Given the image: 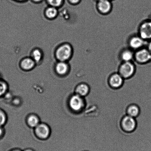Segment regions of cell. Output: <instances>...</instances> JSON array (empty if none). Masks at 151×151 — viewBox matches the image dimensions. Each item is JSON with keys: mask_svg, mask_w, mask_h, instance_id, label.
Here are the masks:
<instances>
[{"mask_svg": "<svg viewBox=\"0 0 151 151\" xmlns=\"http://www.w3.org/2000/svg\"><path fill=\"white\" fill-rule=\"evenodd\" d=\"M28 123L31 127H37L38 125L39 121L38 118L34 115H32L29 117L28 120Z\"/></svg>", "mask_w": 151, "mask_h": 151, "instance_id": "ac0fdd59", "label": "cell"}, {"mask_svg": "<svg viewBox=\"0 0 151 151\" xmlns=\"http://www.w3.org/2000/svg\"><path fill=\"white\" fill-rule=\"evenodd\" d=\"M35 131L37 135L42 139L47 138L50 133L48 127L44 124L38 125L36 127Z\"/></svg>", "mask_w": 151, "mask_h": 151, "instance_id": "8fae6325", "label": "cell"}, {"mask_svg": "<svg viewBox=\"0 0 151 151\" xmlns=\"http://www.w3.org/2000/svg\"><path fill=\"white\" fill-rule=\"evenodd\" d=\"M69 1L72 4H77L80 2L81 0H69Z\"/></svg>", "mask_w": 151, "mask_h": 151, "instance_id": "7402d4cb", "label": "cell"}, {"mask_svg": "<svg viewBox=\"0 0 151 151\" xmlns=\"http://www.w3.org/2000/svg\"><path fill=\"white\" fill-rule=\"evenodd\" d=\"M134 60L138 64H146L151 60V54L148 48L143 47L134 51Z\"/></svg>", "mask_w": 151, "mask_h": 151, "instance_id": "3957f363", "label": "cell"}, {"mask_svg": "<svg viewBox=\"0 0 151 151\" xmlns=\"http://www.w3.org/2000/svg\"><path fill=\"white\" fill-rule=\"evenodd\" d=\"M137 66L132 61L122 62L118 67V72L124 79L132 77L135 73Z\"/></svg>", "mask_w": 151, "mask_h": 151, "instance_id": "6da1fadb", "label": "cell"}, {"mask_svg": "<svg viewBox=\"0 0 151 151\" xmlns=\"http://www.w3.org/2000/svg\"><path fill=\"white\" fill-rule=\"evenodd\" d=\"M2 134V130L0 128V136H1Z\"/></svg>", "mask_w": 151, "mask_h": 151, "instance_id": "d4e9b609", "label": "cell"}, {"mask_svg": "<svg viewBox=\"0 0 151 151\" xmlns=\"http://www.w3.org/2000/svg\"><path fill=\"white\" fill-rule=\"evenodd\" d=\"M35 64V61L33 59L30 58H26L22 61L21 66L23 69L27 70L32 69Z\"/></svg>", "mask_w": 151, "mask_h": 151, "instance_id": "9a60e30c", "label": "cell"}, {"mask_svg": "<svg viewBox=\"0 0 151 151\" xmlns=\"http://www.w3.org/2000/svg\"><path fill=\"white\" fill-rule=\"evenodd\" d=\"M146 41L139 35H133L128 40V44L130 48L135 51L144 47Z\"/></svg>", "mask_w": 151, "mask_h": 151, "instance_id": "52a82bcc", "label": "cell"}, {"mask_svg": "<svg viewBox=\"0 0 151 151\" xmlns=\"http://www.w3.org/2000/svg\"><path fill=\"white\" fill-rule=\"evenodd\" d=\"M56 69L58 73L60 75H63L68 72V66L67 64L65 63L64 62L60 61L57 64Z\"/></svg>", "mask_w": 151, "mask_h": 151, "instance_id": "5bb4252c", "label": "cell"}, {"mask_svg": "<svg viewBox=\"0 0 151 151\" xmlns=\"http://www.w3.org/2000/svg\"><path fill=\"white\" fill-rule=\"evenodd\" d=\"M6 90V86L4 82L0 81V96L2 95Z\"/></svg>", "mask_w": 151, "mask_h": 151, "instance_id": "ffe728a7", "label": "cell"}, {"mask_svg": "<svg viewBox=\"0 0 151 151\" xmlns=\"http://www.w3.org/2000/svg\"><path fill=\"white\" fill-rule=\"evenodd\" d=\"M96 7L99 12L103 15L109 14L111 12L112 8L110 0H100L97 1Z\"/></svg>", "mask_w": 151, "mask_h": 151, "instance_id": "ba28073f", "label": "cell"}, {"mask_svg": "<svg viewBox=\"0 0 151 151\" xmlns=\"http://www.w3.org/2000/svg\"><path fill=\"white\" fill-rule=\"evenodd\" d=\"M72 49L69 44H63L58 49L56 52L57 58L60 61H65L68 60L72 56Z\"/></svg>", "mask_w": 151, "mask_h": 151, "instance_id": "277c9868", "label": "cell"}, {"mask_svg": "<svg viewBox=\"0 0 151 151\" xmlns=\"http://www.w3.org/2000/svg\"><path fill=\"white\" fill-rule=\"evenodd\" d=\"M134 51L129 48L124 49L120 54V58L122 62L132 61L134 60Z\"/></svg>", "mask_w": 151, "mask_h": 151, "instance_id": "30bf717a", "label": "cell"}, {"mask_svg": "<svg viewBox=\"0 0 151 151\" xmlns=\"http://www.w3.org/2000/svg\"><path fill=\"white\" fill-rule=\"evenodd\" d=\"M58 11L55 7H51L47 9L46 14L47 17L50 19L54 18L57 15Z\"/></svg>", "mask_w": 151, "mask_h": 151, "instance_id": "2e32d148", "label": "cell"}, {"mask_svg": "<svg viewBox=\"0 0 151 151\" xmlns=\"http://www.w3.org/2000/svg\"><path fill=\"white\" fill-rule=\"evenodd\" d=\"M5 121V115L2 111L0 110V127L4 125Z\"/></svg>", "mask_w": 151, "mask_h": 151, "instance_id": "44dd1931", "label": "cell"}, {"mask_svg": "<svg viewBox=\"0 0 151 151\" xmlns=\"http://www.w3.org/2000/svg\"><path fill=\"white\" fill-rule=\"evenodd\" d=\"M69 104L71 109L74 113H81L85 106L84 98L76 94L73 95L69 100Z\"/></svg>", "mask_w": 151, "mask_h": 151, "instance_id": "7a4b0ae2", "label": "cell"}, {"mask_svg": "<svg viewBox=\"0 0 151 151\" xmlns=\"http://www.w3.org/2000/svg\"><path fill=\"white\" fill-rule=\"evenodd\" d=\"M124 79L118 72L112 74L109 79V83L112 88L118 89L122 86Z\"/></svg>", "mask_w": 151, "mask_h": 151, "instance_id": "9c48e42d", "label": "cell"}, {"mask_svg": "<svg viewBox=\"0 0 151 151\" xmlns=\"http://www.w3.org/2000/svg\"><path fill=\"white\" fill-rule=\"evenodd\" d=\"M16 1H25V0H16Z\"/></svg>", "mask_w": 151, "mask_h": 151, "instance_id": "83f0119b", "label": "cell"}, {"mask_svg": "<svg viewBox=\"0 0 151 151\" xmlns=\"http://www.w3.org/2000/svg\"><path fill=\"white\" fill-rule=\"evenodd\" d=\"M95 1H97H97H100V0H95Z\"/></svg>", "mask_w": 151, "mask_h": 151, "instance_id": "f1b7e54d", "label": "cell"}, {"mask_svg": "<svg viewBox=\"0 0 151 151\" xmlns=\"http://www.w3.org/2000/svg\"><path fill=\"white\" fill-rule=\"evenodd\" d=\"M47 2L53 7H58L63 3V0H47Z\"/></svg>", "mask_w": 151, "mask_h": 151, "instance_id": "d6986e66", "label": "cell"}, {"mask_svg": "<svg viewBox=\"0 0 151 151\" xmlns=\"http://www.w3.org/2000/svg\"><path fill=\"white\" fill-rule=\"evenodd\" d=\"M149 50V51H150L151 54V42L149 44L148 48H147Z\"/></svg>", "mask_w": 151, "mask_h": 151, "instance_id": "603a6c76", "label": "cell"}, {"mask_svg": "<svg viewBox=\"0 0 151 151\" xmlns=\"http://www.w3.org/2000/svg\"><path fill=\"white\" fill-rule=\"evenodd\" d=\"M11 151H21L20 150H17V149H16V150H12Z\"/></svg>", "mask_w": 151, "mask_h": 151, "instance_id": "4316f807", "label": "cell"}, {"mask_svg": "<svg viewBox=\"0 0 151 151\" xmlns=\"http://www.w3.org/2000/svg\"><path fill=\"white\" fill-rule=\"evenodd\" d=\"M138 35L145 41L151 39V20L145 21L140 25Z\"/></svg>", "mask_w": 151, "mask_h": 151, "instance_id": "8992f818", "label": "cell"}, {"mask_svg": "<svg viewBox=\"0 0 151 151\" xmlns=\"http://www.w3.org/2000/svg\"><path fill=\"white\" fill-rule=\"evenodd\" d=\"M140 109L138 106L135 104L130 105L127 108V115L136 118L140 113Z\"/></svg>", "mask_w": 151, "mask_h": 151, "instance_id": "4fadbf2b", "label": "cell"}, {"mask_svg": "<svg viewBox=\"0 0 151 151\" xmlns=\"http://www.w3.org/2000/svg\"><path fill=\"white\" fill-rule=\"evenodd\" d=\"M32 59L35 62H38L41 60L42 55L40 50L36 49L34 50L32 54Z\"/></svg>", "mask_w": 151, "mask_h": 151, "instance_id": "e0dca14e", "label": "cell"}, {"mask_svg": "<svg viewBox=\"0 0 151 151\" xmlns=\"http://www.w3.org/2000/svg\"><path fill=\"white\" fill-rule=\"evenodd\" d=\"M110 1H111V0H110Z\"/></svg>", "mask_w": 151, "mask_h": 151, "instance_id": "1f68e13d", "label": "cell"}, {"mask_svg": "<svg viewBox=\"0 0 151 151\" xmlns=\"http://www.w3.org/2000/svg\"><path fill=\"white\" fill-rule=\"evenodd\" d=\"M90 151L85 150H83V151Z\"/></svg>", "mask_w": 151, "mask_h": 151, "instance_id": "f546056e", "label": "cell"}, {"mask_svg": "<svg viewBox=\"0 0 151 151\" xmlns=\"http://www.w3.org/2000/svg\"><path fill=\"white\" fill-rule=\"evenodd\" d=\"M137 122L135 118L126 115L122 118L121 121L122 129L127 132H132L137 127Z\"/></svg>", "mask_w": 151, "mask_h": 151, "instance_id": "5b68a950", "label": "cell"}, {"mask_svg": "<svg viewBox=\"0 0 151 151\" xmlns=\"http://www.w3.org/2000/svg\"></svg>", "mask_w": 151, "mask_h": 151, "instance_id": "4dcf8cb0", "label": "cell"}, {"mask_svg": "<svg viewBox=\"0 0 151 151\" xmlns=\"http://www.w3.org/2000/svg\"><path fill=\"white\" fill-rule=\"evenodd\" d=\"M32 1H35V2H38L41 1L42 0H32Z\"/></svg>", "mask_w": 151, "mask_h": 151, "instance_id": "cb8c5ba5", "label": "cell"}, {"mask_svg": "<svg viewBox=\"0 0 151 151\" xmlns=\"http://www.w3.org/2000/svg\"><path fill=\"white\" fill-rule=\"evenodd\" d=\"M24 151H34L32 150V149H26V150H25Z\"/></svg>", "mask_w": 151, "mask_h": 151, "instance_id": "484cf974", "label": "cell"}, {"mask_svg": "<svg viewBox=\"0 0 151 151\" xmlns=\"http://www.w3.org/2000/svg\"><path fill=\"white\" fill-rule=\"evenodd\" d=\"M90 88L88 85L83 83L77 86L75 89V93L76 94L84 98L88 94Z\"/></svg>", "mask_w": 151, "mask_h": 151, "instance_id": "7c38bea8", "label": "cell"}]
</instances>
